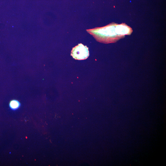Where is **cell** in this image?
<instances>
[{"label":"cell","mask_w":166,"mask_h":166,"mask_svg":"<svg viewBox=\"0 0 166 166\" xmlns=\"http://www.w3.org/2000/svg\"><path fill=\"white\" fill-rule=\"evenodd\" d=\"M86 31L97 41L105 43L115 42L125 35L130 34L132 31V29L124 23L118 24L114 23Z\"/></svg>","instance_id":"obj_1"},{"label":"cell","mask_w":166,"mask_h":166,"mask_svg":"<svg viewBox=\"0 0 166 166\" xmlns=\"http://www.w3.org/2000/svg\"><path fill=\"white\" fill-rule=\"evenodd\" d=\"M71 55L76 60L85 59L89 55L88 48L82 44L80 43L73 48Z\"/></svg>","instance_id":"obj_2"},{"label":"cell","mask_w":166,"mask_h":166,"mask_svg":"<svg viewBox=\"0 0 166 166\" xmlns=\"http://www.w3.org/2000/svg\"><path fill=\"white\" fill-rule=\"evenodd\" d=\"M20 105V102L17 100H13L10 101L9 104L10 108L14 110L17 109L19 108Z\"/></svg>","instance_id":"obj_3"}]
</instances>
